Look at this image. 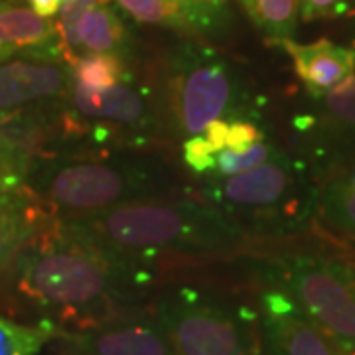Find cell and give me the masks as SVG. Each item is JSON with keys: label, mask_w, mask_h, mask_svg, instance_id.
Wrapping results in <instances>:
<instances>
[{"label": "cell", "mask_w": 355, "mask_h": 355, "mask_svg": "<svg viewBox=\"0 0 355 355\" xmlns=\"http://www.w3.org/2000/svg\"><path fill=\"white\" fill-rule=\"evenodd\" d=\"M16 294L44 314L42 324L85 331L127 316L128 286L148 279L51 217L26 243L10 268Z\"/></svg>", "instance_id": "cell-1"}, {"label": "cell", "mask_w": 355, "mask_h": 355, "mask_svg": "<svg viewBox=\"0 0 355 355\" xmlns=\"http://www.w3.org/2000/svg\"><path fill=\"white\" fill-rule=\"evenodd\" d=\"M64 223L123 261L217 251L241 237V227L221 209L193 200H137Z\"/></svg>", "instance_id": "cell-2"}, {"label": "cell", "mask_w": 355, "mask_h": 355, "mask_svg": "<svg viewBox=\"0 0 355 355\" xmlns=\"http://www.w3.org/2000/svg\"><path fill=\"white\" fill-rule=\"evenodd\" d=\"M160 182L148 168L105 156L50 158L34 176V196L60 221L105 214L121 203L148 200Z\"/></svg>", "instance_id": "cell-3"}, {"label": "cell", "mask_w": 355, "mask_h": 355, "mask_svg": "<svg viewBox=\"0 0 355 355\" xmlns=\"http://www.w3.org/2000/svg\"><path fill=\"white\" fill-rule=\"evenodd\" d=\"M154 320L174 355H261V314L249 304L180 286L156 302Z\"/></svg>", "instance_id": "cell-4"}, {"label": "cell", "mask_w": 355, "mask_h": 355, "mask_svg": "<svg viewBox=\"0 0 355 355\" xmlns=\"http://www.w3.org/2000/svg\"><path fill=\"white\" fill-rule=\"evenodd\" d=\"M156 76L168 125L182 139L202 135L209 123L235 114L241 105L235 69L202 44L188 42L170 51Z\"/></svg>", "instance_id": "cell-5"}, {"label": "cell", "mask_w": 355, "mask_h": 355, "mask_svg": "<svg viewBox=\"0 0 355 355\" xmlns=\"http://www.w3.org/2000/svg\"><path fill=\"white\" fill-rule=\"evenodd\" d=\"M345 352H355V268L320 254H294L277 263L275 282Z\"/></svg>", "instance_id": "cell-6"}, {"label": "cell", "mask_w": 355, "mask_h": 355, "mask_svg": "<svg viewBox=\"0 0 355 355\" xmlns=\"http://www.w3.org/2000/svg\"><path fill=\"white\" fill-rule=\"evenodd\" d=\"M300 168L288 154L280 153L265 164L241 174L214 178L205 198L237 223V217L272 221L298 214Z\"/></svg>", "instance_id": "cell-7"}, {"label": "cell", "mask_w": 355, "mask_h": 355, "mask_svg": "<svg viewBox=\"0 0 355 355\" xmlns=\"http://www.w3.org/2000/svg\"><path fill=\"white\" fill-rule=\"evenodd\" d=\"M67 95L71 99L69 113L81 123H93V127L83 128V137L97 142L125 140L142 144L158 125V103L150 87L121 83L105 91H91L71 81Z\"/></svg>", "instance_id": "cell-8"}, {"label": "cell", "mask_w": 355, "mask_h": 355, "mask_svg": "<svg viewBox=\"0 0 355 355\" xmlns=\"http://www.w3.org/2000/svg\"><path fill=\"white\" fill-rule=\"evenodd\" d=\"M69 65L60 46L0 55V119L67 95Z\"/></svg>", "instance_id": "cell-9"}, {"label": "cell", "mask_w": 355, "mask_h": 355, "mask_svg": "<svg viewBox=\"0 0 355 355\" xmlns=\"http://www.w3.org/2000/svg\"><path fill=\"white\" fill-rule=\"evenodd\" d=\"M259 314L266 355H352L277 284L261 292Z\"/></svg>", "instance_id": "cell-10"}, {"label": "cell", "mask_w": 355, "mask_h": 355, "mask_svg": "<svg viewBox=\"0 0 355 355\" xmlns=\"http://www.w3.org/2000/svg\"><path fill=\"white\" fill-rule=\"evenodd\" d=\"M69 338L77 355H174L154 316L127 314Z\"/></svg>", "instance_id": "cell-11"}, {"label": "cell", "mask_w": 355, "mask_h": 355, "mask_svg": "<svg viewBox=\"0 0 355 355\" xmlns=\"http://www.w3.org/2000/svg\"><path fill=\"white\" fill-rule=\"evenodd\" d=\"M121 10L140 24L160 26L191 40L219 34L229 24L225 4L184 2V0H114Z\"/></svg>", "instance_id": "cell-12"}, {"label": "cell", "mask_w": 355, "mask_h": 355, "mask_svg": "<svg viewBox=\"0 0 355 355\" xmlns=\"http://www.w3.org/2000/svg\"><path fill=\"white\" fill-rule=\"evenodd\" d=\"M275 46L291 55L296 76L314 99H320L355 73V48H343L326 38L312 44L280 40Z\"/></svg>", "instance_id": "cell-13"}, {"label": "cell", "mask_w": 355, "mask_h": 355, "mask_svg": "<svg viewBox=\"0 0 355 355\" xmlns=\"http://www.w3.org/2000/svg\"><path fill=\"white\" fill-rule=\"evenodd\" d=\"M50 217L28 186L0 202V280L8 277L26 243Z\"/></svg>", "instance_id": "cell-14"}, {"label": "cell", "mask_w": 355, "mask_h": 355, "mask_svg": "<svg viewBox=\"0 0 355 355\" xmlns=\"http://www.w3.org/2000/svg\"><path fill=\"white\" fill-rule=\"evenodd\" d=\"M48 46H60L58 30L50 18L24 6H0V55Z\"/></svg>", "instance_id": "cell-15"}, {"label": "cell", "mask_w": 355, "mask_h": 355, "mask_svg": "<svg viewBox=\"0 0 355 355\" xmlns=\"http://www.w3.org/2000/svg\"><path fill=\"white\" fill-rule=\"evenodd\" d=\"M312 123L331 146L355 148V73L320 97V113Z\"/></svg>", "instance_id": "cell-16"}, {"label": "cell", "mask_w": 355, "mask_h": 355, "mask_svg": "<svg viewBox=\"0 0 355 355\" xmlns=\"http://www.w3.org/2000/svg\"><path fill=\"white\" fill-rule=\"evenodd\" d=\"M81 50L91 53H116L123 55L128 46V32L113 6L97 4L85 12L77 26Z\"/></svg>", "instance_id": "cell-17"}, {"label": "cell", "mask_w": 355, "mask_h": 355, "mask_svg": "<svg viewBox=\"0 0 355 355\" xmlns=\"http://www.w3.org/2000/svg\"><path fill=\"white\" fill-rule=\"evenodd\" d=\"M320 205L331 225L355 235V164L331 170L322 184Z\"/></svg>", "instance_id": "cell-18"}, {"label": "cell", "mask_w": 355, "mask_h": 355, "mask_svg": "<svg viewBox=\"0 0 355 355\" xmlns=\"http://www.w3.org/2000/svg\"><path fill=\"white\" fill-rule=\"evenodd\" d=\"M253 26L268 44L292 40L298 18L300 0H237Z\"/></svg>", "instance_id": "cell-19"}, {"label": "cell", "mask_w": 355, "mask_h": 355, "mask_svg": "<svg viewBox=\"0 0 355 355\" xmlns=\"http://www.w3.org/2000/svg\"><path fill=\"white\" fill-rule=\"evenodd\" d=\"M71 71V81L91 91H105L114 85L130 81L128 67L123 55L116 53H91L85 51L81 55L67 62Z\"/></svg>", "instance_id": "cell-20"}, {"label": "cell", "mask_w": 355, "mask_h": 355, "mask_svg": "<svg viewBox=\"0 0 355 355\" xmlns=\"http://www.w3.org/2000/svg\"><path fill=\"white\" fill-rule=\"evenodd\" d=\"M55 334L50 324L26 326L0 316V355H40Z\"/></svg>", "instance_id": "cell-21"}, {"label": "cell", "mask_w": 355, "mask_h": 355, "mask_svg": "<svg viewBox=\"0 0 355 355\" xmlns=\"http://www.w3.org/2000/svg\"><path fill=\"white\" fill-rule=\"evenodd\" d=\"M109 0H64L60 6V16L55 22L58 38H60V50L65 62H71L73 58L81 55V44L77 36V26L87 10H91L97 4H107Z\"/></svg>", "instance_id": "cell-22"}, {"label": "cell", "mask_w": 355, "mask_h": 355, "mask_svg": "<svg viewBox=\"0 0 355 355\" xmlns=\"http://www.w3.org/2000/svg\"><path fill=\"white\" fill-rule=\"evenodd\" d=\"M282 150H279L275 144H268L265 140L253 144L251 148L243 150V153H233V150H221L217 153L216 160V170L214 174L217 178L223 176H233V174H241L247 172L251 168L265 164L268 160L277 158Z\"/></svg>", "instance_id": "cell-23"}, {"label": "cell", "mask_w": 355, "mask_h": 355, "mask_svg": "<svg viewBox=\"0 0 355 355\" xmlns=\"http://www.w3.org/2000/svg\"><path fill=\"white\" fill-rule=\"evenodd\" d=\"M28 176H30V170L0 140V202L10 198L18 190H22Z\"/></svg>", "instance_id": "cell-24"}, {"label": "cell", "mask_w": 355, "mask_h": 355, "mask_svg": "<svg viewBox=\"0 0 355 355\" xmlns=\"http://www.w3.org/2000/svg\"><path fill=\"white\" fill-rule=\"evenodd\" d=\"M182 158H184V164L196 174H211L216 170L217 153L209 144V140L202 135L184 140Z\"/></svg>", "instance_id": "cell-25"}, {"label": "cell", "mask_w": 355, "mask_h": 355, "mask_svg": "<svg viewBox=\"0 0 355 355\" xmlns=\"http://www.w3.org/2000/svg\"><path fill=\"white\" fill-rule=\"evenodd\" d=\"M349 4L352 0H300V18L302 22L340 18L349 10Z\"/></svg>", "instance_id": "cell-26"}, {"label": "cell", "mask_w": 355, "mask_h": 355, "mask_svg": "<svg viewBox=\"0 0 355 355\" xmlns=\"http://www.w3.org/2000/svg\"><path fill=\"white\" fill-rule=\"evenodd\" d=\"M265 140L263 130L257 127L251 121L245 119H235L229 121L227 130V148L225 150H233V153H243L247 148H251L253 144Z\"/></svg>", "instance_id": "cell-27"}, {"label": "cell", "mask_w": 355, "mask_h": 355, "mask_svg": "<svg viewBox=\"0 0 355 355\" xmlns=\"http://www.w3.org/2000/svg\"><path fill=\"white\" fill-rule=\"evenodd\" d=\"M227 130H229V121L225 119H217L214 123H209L202 135H205V139L209 140V144L214 146L216 153H221L227 148Z\"/></svg>", "instance_id": "cell-28"}, {"label": "cell", "mask_w": 355, "mask_h": 355, "mask_svg": "<svg viewBox=\"0 0 355 355\" xmlns=\"http://www.w3.org/2000/svg\"><path fill=\"white\" fill-rule=\"evenodd\" d=\"M28 2H30L34 12L44 16V18H51V16L60 12V6H62L64 0H28Z\"/></svg>", "instance_id": "cell-29"}, {"label": "cell", "mask_w": 355, "mask_h": 355, "mask_svg": "<svg viewBox=\"0 0 355 355\" xmlns=\"http://www.w3.org/2000/svg\"><path fill=\"white\" fill-rule=\"evenodd\" d=\"M184 2H209V4H227V0H184Z\"/></svg>", "instance_id": "cell-30"}, {"label": "cell", "mask_w": 355, "mask_h": 355, "mask_svg": "<svg viewBox=\"0 0 355 355\" xmlns=\"http://www.w3.org/2000/svg\"><path fill=\"white\" fill-rule=\"evenodd\" d=\"M4 2H6V0H0V6H4Z\"/></svg>", "instance_id": "cell-31"}, {"label": "cell", "mask_w": 355, "mask_h": 355, "mask_svg": "<svg viewBox=\"0 0 355 355\" xmlns=\"http://www.w3.org/2000/svg\"><path fill=\"white\" fill-rule=\"evenodd\" d=\"M12 2H22V0H12Z\"/></svg>", "instance_id": "cell-32"}, {"label": "cell", "mask_w": 355, "mask_h": 355, "mask_svg": "<svg viewBox=\"0 0 355 355\" xmlns=\"http://www.w3.org/2000/svg\"><path fill=\"white\" fill-rule=\"evenodd\" d=\"M352 355H355V352H352Z\"/></svg>", "instance_id": "cell-33"}, {"label": "cell", "mask_w": 355, "mask_h": 355, "mask_svg": "<svg viewBox=\"0 0 355 355\" xmlns=\"http://www.w3.org/2000/svg\"><path fill=\"white\" fill-rule=\"evenodd\" d=\"M354 48H355V44H354Z\"/></svg>", "instance_id": "cell-34"}]
</instances>
